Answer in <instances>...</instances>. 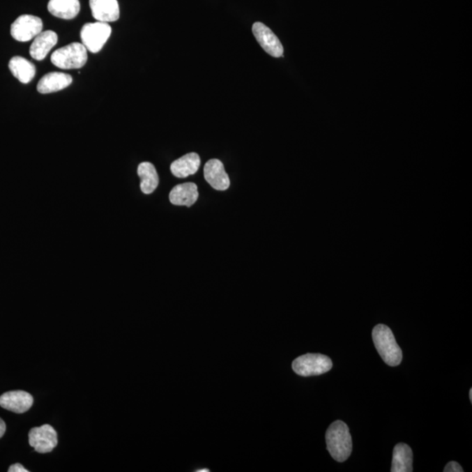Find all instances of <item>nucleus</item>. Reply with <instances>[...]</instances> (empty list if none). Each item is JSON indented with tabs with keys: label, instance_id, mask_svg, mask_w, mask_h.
Wrapping results in <instances>:
<instances>
[{
	"label": "nucleus",
	"instance_id": "12",
	"mask_svg": "<svg viewBox=\"0 0 472 472\" xmlns=\"http://www.w3.org/2000/svg\"><path fill=\"white\" fill-rule=\"evenodd\" d=\"M58 43V36L54 31L47 30L41 32L39 36L34 38L30 47L31 57L37 61H43L53 50Z\"/></svg>",
	"mask_w": 472,
	"mask_h": 472
},
{
	"label": "nucleus",
	"instance_id": "8",
	"mask_svg": "<svg viewBox=\"0 0 472 472\" xmlns=\"http://www.w3.org/2000/svg\"><path fill=\"white\" fill-rule=\"evenodd\" d=\"M254 36L263 50L271 56L279 58L284 55V47L275 34L266 25L256 22L252 26Z\"/></svg>",
	"mask_w": 472,
	"mask_h": 472
},
{
	"label": "nucleus",
	"instance_id": "16",
	"mask_svg": "<svg viewBox=\"0 0 472 472\" xmlns=\"http://www.w3.org/2000/svg\"><path fill=\"white\" fill-rule=\"evenodd\" d=\"M81 5L79 0H50L47 10L52 15L63 20L75 18L80 13Z\"/></svg>",
	"mask_w": 472,
	"mask_h": 472
},
{
	"label": "nucleus",
	"instance_id": "3",
	"mask_svg": "<svg viewBox=\"0 0 472 472\" xmlns=\"http://www.w3.org/2000/svg\"><path fill=\"white\" fill-rule=\"evenodd\" d=\"M88 61V50L84 45L71 43L59 48L51 55V63L61 70H78Z\"/></svg>",
	"mask_w": 472,
	"mask_h": 472
},
{
	"label": "nucleus",
	"instance_id": "10",
	"mask_svg": "<svg viewBox=\"0 0 472 472\" xmlns=\"http://www.w3.org/2000/svg\"><path fill=\"white\" fill-rule=\"evenodd\" d=\"M33 403V396L22 390L9 391L0 396V406L17 414L29 411Z\"/></svg>",
	"mask_w": 472,
	"mask_h": 472
},
{
	"label": "nucleus",
	"instance_id": "15",
	"mask_svg": "<svg viewBox=\"0 0 472 472\" xmlns=\"http://www.w3.org/2000/svg\"><path fill=\"white\" fill-rule=\"evenodd\" d=\"M199 165H201V158L197 153H191L175 160L171 165V171L175 177L184 178L195 174L199 170Z\"/></svg>",
	"mask_w": 472,
	"mask_h": 472
},
{
	"label": "nucleus",
	"instance_id": "5",
	"mask_svg": "<svg viewBox=\"0 0 472 472\" xmlns=\"http://www.w3.org/2000/svg\"><path fill=\"white\" fill-rule=\"evenodd\" d=\"M109 23L96 22L85 24L81 30L82 44L91 53H98L112 34Z\"/></svg>",
	"mask_w": 472,
	"mask_h": 472
},
{
	"label": "nucleus",
	"instance_id": "13",
	"mask_svg": "<svg viewBox=\"0 0 472 472\" xmlns=\"http://www.w3.org/2000/svg\"><path fill=\"white\" fill-rule=\"evenodd\" d=\"M73 78L71 75L61 73V72H52L45 75L37 85V91L40 94H50L66 89L72 84Z\"/></svg>",
	"mask_w": 472,
	"mask_h": 472
},
{
	"label": "nucleus",
	"instance_id": "17",
	"mask_svg": "<svg viewBox=\"0 0 472 472\" xmlns=\"http://www.w3.org/2000/svg\"><path fill=\"white\" fill-rule=\"evenodd\" d=\"M392 472H412L413 452L408 444H396L393 452Z\"/></svg>",
	"mask_w": 472,
	"mask_h": 472
},
{
	"label": "nucleus",
	"instance_id": "21",
	"mask_svg": "<svg viewBox=\"0 0 472 472\" xmlns=\"http://www.w3.org/2000/svg\"><path fill=\"white\" fill-rule=\"evenodd\" d=\"M9 472H29V471L20 464H13L12 466H10Z\"/></svg>",
	"mask_w": 472,
	"mask_h": 472
},
{
	"label": "nucleus",
	"instance_id": "9",
	"mask_svg": "<svg viewBox=\"0 0 472 472\" xmlns=\"http://www.w3.org/2000/svg\"><path fill=\"white\" fill-rule=\"evenodd\" d=\"M204 177L206 182L215 190L225 191L229 188V175L224 168L222 162L216 158L206 162L204 167Z\"/></svg>",
	"mask_w": 472,
	"mask_h": 472
},
{
	"label": "nucleus",
	"instance_id": "20",
	"mask_svg": "<svg viewBox=\"0 0 472 472\" xmlns=\"http://www.w3.org/2000/svg\"><path fill=\"white\" fill-rule=\"evenodd\" d=\"M444 472H463L464 469L457 462L451 461L446 464L443 470Z\"/></svg>",
	"mask_w": 472,
	"mask_h": 472
},
{
	"label": "nucleus",
	"instance_id": "6",
	"mask_svg": "<svg viewBox=\"0 0 472 472\" xmlns=\"http://www.w3.org/2000/svg\"><path fill=\"white\" fill-rule=\"evenodd\" d=\"M43 23L39 17L24 15L17 18L11 26V34L13 39L26 43L33 40L43 32Z\"/></svg>",
	"mask_w": 472,
	"mask_h": 472
},
{
	"label": "nucleus",
	"instance_id": "19",
	"mask_svg": "<svg viewBox=\"0 0 472 472\" xmlns=\"http://www.w3.org/2000/svg\"><path fill=\"white\" fill-rule=\"evenodd\" d=\"M137 174L140 178L141 191L144 195H151L156 190L160 178H158L156 168L150 162H143L137 167Z\"/></svg>",
	"mask_w": 472,
	"mask_h": 472
},
{
	"label": "nucleus",
	"instance_id": "7",
	"mask_svg": "<svg viewBox=\"0 0 472 472\" xmlns=\"http://www.w3.org/2000/svg\"><path fill=\"white\" fill-rule=\"evenodd\" d=\"M57 443V433L50 425H45L30 430L29 444L37 452L50 453Z\"/></svg>",
	"mask_w": 472,
	"mask_h": 472
},
{
	"label": "nucleus",
	"instance_id": "18",
	"mask_svg": "<svg viewBox=\"0 0 472 472\" xmlns=\"http://www.w3.org/2000/svg\"><path fill=\"white\" fill-rule=\"evenodd\" d=\"M9 70L13 77L24 84H29L36 73L34 64L22 56H15L10 60Z\"/></svg>",
	"mask_w": 472,
	"mask_h": 472
},
{
	"label": "nucleus",
	"instance_id": "2",
	"mask_svg": "<svg viewBox=\"0 0 472 472\" xmlns=\"http://www.w3.org/2000/svg\"><path fill=\"white\" fill-rule=\"evenodd\" d=\"M372 335L375 348L384 363L391 367L399 366L402 360V351L391 329L385 325H378L374 327Z\"/></svg>",
	"mask_w": 472,
	"mask_h": 472
},
{
	"label": "nucleus",
	"instance_id": "23",
	"mask_svg": "<svg viewBox=\"0 0 472 472\" xmlns=\"http://www.w3.org/2000/svg\"><path fill=\"white\" fill-rule=\"evenodd\" d=\"M197 472H209L208 469H205V470H198Z\"/></svg>",
	"mask_w": 472,
	"mask_h": 472
},
{
	"label": "nucleus",
	"instance_id": "11",
	"mask_svg": "<svg viewBox=\"0 0 472 472\" xmlns=\"http://www.w3.org/2000/svg\"><path fill=\"white\" fill-rule=\"evenodd\" d=\"M92 16L100 22L110 23L119 20L120 9L117 0H89Z\"/></svg>",
	"mask_w": 472,
	"mask_h": 472
},
{
	"label": "nucleus",
	"instance_id": "24",
	"mask_svg": "<svg viewBox=\"0 0 472 472\" xmlns=\"http://www.w3.org/2000/svg\"><path fill=\"white\" fill-rule=\"evenodd\" d=\"M470 401L472 402V389H470Z\"/></svg>",
	"mask_w": 472,
	"mask_h": 472
},
{
	"label": "nucleus",
	"instance_id": "1",
	"mask_svg": "<svg viewBox=\"0 0 472 472\" xmlns=\"http://www.w3.org/2000/svg\"><path fill=\"white\" fill-rule=\"evenodd\" d=\"M327 450L334 460L342 463L348 459L353 450V443L348 426L342 421L332 423L327 429Z\"/></svg>",
	"mask_w": 472,
	"mask_h": 472
},
{
	"label": "nucleus",
	"instance_id": "4",
	"mask_svg": "<svg viewBox=\"0 0 472 472\" xmlns=\"http://www.w3.org/2000/svg\"><path fill=\"white\" fill-rule=\"evenodd\" d=\"M292 368L303 377L318 376L332 370L333 361L323 354L307 353L293 361Z\"/></svg>",
	"mask_w": 472,
	"mask_h": 472
},
{
	"label": "nucleus",
	"instance_id": "22",
	"mask_svg": "<svg viewBox=\"0 0 472 472\" xmlns=\"http://www.w3.org/2000/svg\"><path fill=\"white\" fill-rule=\"evenodd\" d=\"M6 430V422H4V420L0 418V439H1L3 436H4Z\"/></svg>",
	"mask_w": 472,
	"mask_h": 472
},
{
	"label": "nucleus",
	"instance_id": "14",
	"mask_svg": "<svg viewBox=\"0 0 472 472\" xmlns=\"http://www.w3.org/2000/svg\"><path fill=\"white\" fill-rule=\"evenodd\" d=\"M199 198L197 185L189 182L176 185L169 195L172 204L190 208Z\"/></svg>",
	"mask_w": 472,
	"mask_h": 472
}]
</instances>
